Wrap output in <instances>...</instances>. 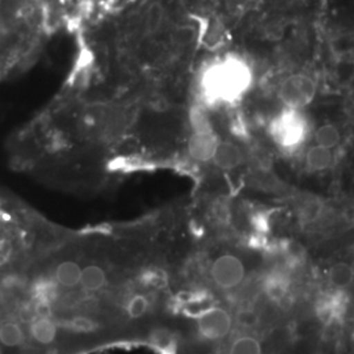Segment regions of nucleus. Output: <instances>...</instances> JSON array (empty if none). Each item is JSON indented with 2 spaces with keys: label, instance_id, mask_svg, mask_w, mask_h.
Listing matches in <instances>:
<instances>
[{
  "label": "nucleus",
  "instance_id": "nucleus-3",
  "mask_svg": "<svg viewBox=\"0 0 354 354\" xmlns=\"http://www.w3.org/2000/svg\"><path fill=\"white\" fill-rule=\"evenodd\" d=\"M317 93L315 82L310 76L295 74L285 79L279 87V97L289 108L299 111L314 100Z\"/></svg>",
  "mask_w": 354,
  "mask_h": 354
},
{
  "label": "nucleus",
  "instance_id": "nucleus-12",
  "mask_svg": "<svg viewBox=\"0 0 354 354\" xmlns=\"http://www.w3.org/2000/svg\"><path fill=\"white\" fill-rule=\"evenodd\" d=\"M317 146L326 147V149H333L340 143V133L339 130L332 125H324L319 127L317 131Z\"/></svg>",
  "mask_w": 354,
  "mask_h": 354
},
{
  "label": "nucleus",
  "instance_id": "nucleus-21",
  "mask_svg": "<svg viewBox=\"0 0 354 354\" xmlns=\"http://www.w3.org/2000/svg\"><path fill=\"white\" fill-rule=\"evenodd\" d=\"M332 50L335 51V54H337V55L348 54L349 51L352 50V41L344 36L336 38L332 44Z\"/></svg>",
  "mask_w": 354,
  "mask_h": 354
},
{
  "label": "nucleus",
  "instance_id": "nucleus-14",
  "mask_svg": "<svg viewBox=\"0 0 354 354\" xmlns=\"http://www.w3.org/2000/svg\"><path fill=\"white\" fill-rule=\"evenodd\" d=\"M163 17H165V12H163V7L160 3H153L150 6L149 11H147V16H146V29L149 33H156L162 23H163Z\"/></svg>",
  "mask_w": 354,
  "mask_h": 354
},
{
  "label": "nucleus",
  "instance_id": "nucleus-19",
  "mask_svg": "<svg viewBox=\"0 0 354 354\" xmlns=\"http://www.w3.org/2000/svg\"><path fill=\"white\" fill-rule=\"evenodd\" d=\"M143 279L146 283L155 286V288H163L167 283V279L162 270H150L145 274Z\"/></svg>",
  "mask_w": 354,
  "mask_h": 354
},
{
  "label": "nucleus",
  "instance_id": "nucleus-7",
  "mask_svg": "<svg viewBox=\"0 0 354 354\" xmlns=\"http://www.w3.org/2000/svg\"><path fill=\"white\" fill-rule=\"evenodd\" d=\"M106 283H108V276L102 266L97 264H88V266H82L79 282L74 289L80 288L86 292H97L102 290L106 286Z\"/></svg>",
  "mask_w": 354,
  "mask_h": 354
},
{
  "label": "nucleus",
  "instance_id": "nucleus-17",
  "mask_svg": "<svg viewBox=\"0 0 354 354\" xmlns=\"http://www.w3.org/2000/svg\"><path fill=\"white\" fill-rule=\"evenodd\" d=\"M196 37V32L194 29L189 26H180L172 35L174 42L178 46H187L193 42V39Z\"/></svg>",
  "mask_w": 354,
  "mask_h": 354
},
{
  "label": "nucleus",
  "instance_id": "nucleus-2",
  "mask_svg": "<svg viewBox=\"0 0 354 354\" xmlns=\"http://www.w3.org/2000/svg\"><path fill=\"white\" fill-rule=\"evenodd\" d=\"M270 136L283 149H297L307 137V121L304 114L295 109H289L279 114L270 124Z\"/></svg>",
  "mask_w": 354,
  "mask_h": 354
},
{
  "label": "nucleus",
  "instance_id": "nucleus-13",
  "mask_svg": "<svg viewBox=\"0 0 354 354\" xmlns=\"http://www.w3.org/2000/svg\"><path fill=\"white\" fill-rule=\"evenodd\" d=\"M317 315L324 320L330 322L332 319L339 315L340 313V301L335 297H326L324 299H320L317 306Z\"/></svg>",
  "mask_w": 354,
  "mask_h": 354
},
{
  "label": "nucleus",
  "instance_id": "nucleus-6",
  "mask_svg": "<svg viewBox=\"0 0 354 354\" xmlns=\"http://www.w3.org/2000/svg\"><path fill=\"white\" fill-rule=\"evenodd\" d=\"M219 142L213 130L194 131L188 143L190 156L198 162H209L213 159Z\"/></svg>",
  "mask_w": 354,
  "mask_h": 354
},
{
  "label": "nucleus",
  "instance_id": "nucleus-16",
  "mask_svg": "<svg viewBox=\"0 0 354 354\" xmlns=\"http://www.w3.org/2000/svg\"><path fill=\"white\" fill-rule=\"evenodd\" d=\"M147 307H149L147 298L143 295H136L130 299V302L127 304V313L130 317L137 319L147 311Z\"/></svg>",
  "mask_w": 354,
  "mask_h": 354
},
{
  "label": "nucleus",
  "instance_id": "nucleus-20",
  "mask_svg": "<svg viewBox=\"0 0 354 354\" xmlns=\"http://www.w3.org/2000/svg\"><path fill=\"white\" fill-rule=\"evenodd\" d=\"M236 320H238V323L241 324V327H247V328H252L259 323L257 315L253 311H250V310L241 311L238 314V317H236Z\"/></svg>",
  "mask_w": 354,
  "mask_h": 354
},
{
  "label": "nucleus",
  "instance_id": "nucleus-9",
  "mask_svg": "<svg viewBox=\"0 0 354 354\" xmlns=\"http://www.w3.org/2000/svg\"><path fill=\"white\" fill-rule=\"evenodd\" d=\"M290 288V279L282 272H273L266 279V295L273 301H281L286 297Z\"/></svg>",
  "mask_w": 354,
  "mask_h": 354
},
{
  "label": "nucleus",
  "instance_id": "nucleus-22",
  "mask_svg": "<svg viewBox=\"0 0 354 354\" xmlns=\"http://www.w3.org/2000/svg\"><path fill=\"white\" fill-rule=\"evenodd\" d=\"M320 212H322V205L317 203V201L307 203V206L304 207V218H306L307 221H314V219H317V216L320 215Z\"/></svg>",
  "mask_w": 354,
  "mask_h": 354
},
{
  "label": "nucleus",
  "instance_id": "nucleus-4",
  "mask_svg": "<svg viewBox=\"0 0 354 354\" xmlns=\"http://www.w3.org/2000/svg\"><path fill=\"white\" fill-rule=\"evenodd\" d=\"M215 283L223 289H231L239 285L244 277V266L241 260L232 254H225L215 260L212 268Z\"/></svg>",
  "mask_w": 354,
  "mask_h": 354
},
{
  "label": "nucleus",
  "instance_id": "nucleus-10",
  "mask_svg": "<svg viewBox=\"0 0 354 354\" xmlns=\"http://www.w3.org/2000/svg\"><path fill=\"white\" fill-rule=\"evenodd\" d=\"M352 279H353V270L345 263H339L332 266L329 270V281L337 289L348 288L352 283Z\"/></svg>",
  "mask_w": 354,
  "mask_h": 354
},
{
  "label": "nucleus",
  "instance_id": "nucleus-18",
  "mask_svg": "<svg viewBox=\"0 0 354 354\" xmlns=\"http://www.w3.org/2000/svg\"><path fill=\"white\" fill-rule=\"evenodd\" d=\"M192 127L194 131H207L212 130L207 117L205 115L201 109H194L192 112Z\"/></svg>",
  "mask_w": 354,
  "mask_h": 354
},
{
  "label": "nucleus",
  "instance_id": "nucleus-5",
  "mask_svg": "<svg viewBox=\"0 0 354 354\" xmlns=\"http://www.w3.org/2000/svg\"><path fill=\"white\" fill-rule=\"evenodd\" d=\"M231 317L223 308L207 310L198 319V329L201 335L210 340L225 337L231 329Z\"/></svg>",
  "mask_w": 354,
  "mask_h": 354
},
{
  "label": "nucleus",
  "instance_id": "nucleus-1",
  "mask_svg": "<svg viewBox=\"0 0 354 354\" xmlns=\"http://www.w3.org/2000/svg\"><path fill=\"white\" fill-rule=\"evenodd\" d=\"M252 71L238 57H227L207 67L203 74L201 88L206 102H234L251 87Z\"/></svg>",
  "mask_w": 354,
  "mask_h": 354
},
{
  "label": "nucleus",
  "instance_id": "nucleus-11",
  "mask_svg": "<svg viewBox=\"0 0 354 354\" xmlns=\"http://www.w3.org/2000/svg\"><path fill=\"white\" fill-rule=\"evenodd\" d=\"M332 152L329 149L322 147V146H315L313 149H310V151L307 153V165L313 169L322 171L328 168L332 165Z\"/></svg>",
  "mask_w": 354,
  "mask_h": 354
},
{
  "label": "nucleus",
  "instance_id": "nucleus-8",
  "mask_svg": "<svg viewBox=\"0 0 354 354\" xmlns=\"http://www.w3.org/2000/svg\"><path fill=\"white\" fill-rule=\"evenodd\" d=\"M212 160H214L219 168L232 169L241 165L243 153L241 149L232 143H219Z\"/></svg>",
  "mask_w": 354,
  "mask_h": 354
},
{
  "label": "nucleus",
  "instance_id": "nucleus-15",
  "mask_svg": "<svg viewBox=\"0 0 354 354\" xmlns=\"http://www.w3.org/2000/svg\"><path fill=\"white\" fill-rule=\"evenodd\" d=\"M230 354H261V345L253 337H241L234 342Z\"/></svg>",
  "mask_w": 354,
  "mask_h": 354
}]
</instances>
